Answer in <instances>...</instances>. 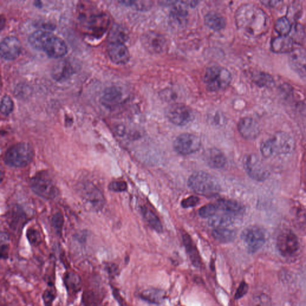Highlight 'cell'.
I'll return each instance as SVG.
<instances>
[{"label": "cell", "mask_w": 306, "mask_h": 306, "mask_svg": "<svg viewBox=\"0 0 306 306\" xmlns=\"http://www.w3.org/2000/svg\"><path fill=\"white\" fill-rule=\"evenodd\" d=\"M235 19L237 28L252 38L265 35L270 27V19L266 13L253 4L241 5L236 11Z\"/></svg>", "instance_id": "obj_1"}, {"label": "cell", "mask_w": 306, "mask_h": 306, "mask_svg": "<svg viewBox=\"0 0 306 306\" xmlns=\"http://www.w3.org/2000/svg\"><path fill=\"white\" fill-rule=\"evenodd\" d=\"M28 40L33 48L52 58H61L68 51L64 40L50 32L37 30L29 36Z\"/></svg>", "instance_id": "obj_2"}, {"label": "cell", "mask_w": 306, "mask_h": 306, "mask_svg": "<svg viewBox=\"0 0 306 306\" xmlns=\"http://www.w3.org/2000/svg\"><path fill=\"white\" fill-rule=\"evenodd\" d=\"M295 149V141L292 137L284 132H278L263 141L261 144L262 155L268 158L274 156L291 153Z\"/></svg>", "instance_id": "obj_3"}, {"label": "cell", "mask_w": 306, "mask_h": 306, "mask_svg": "<svg viewBox=\"0 0 306 306\" xmlns=\"http://www.w3.org/2000/svg\"><path fill=\"white\" fill-rule=\"evenodd\" d=\"M35 154V149L31 144L26 142L19 143L6 151L4 161L10 167H25L31 163Z\"/></svg>", "instance_id": "obj_4"}, {"label": "cell", "mask_w": 306, "mask_h": 306, "mask_svg": "<svg viewBox=\"0 0 306 306\" xmlns=\"http://www.w3.org/2000/svg\"><path fill=\"white\" fill-rule=\"evenodd\" d=\"M188 186L198 194L205 196H214L221 190L216 178L211 174L198 171L188 178Z\"/></svg>", "instance_id": "obj_5"}, {"label": "cell", "mask_w": 306, "mask_h": 306, "mask_svg": "<svg viewBox=\"0 0 306 306\" xmlns=\"http://www.w3.org/2000/svg\"><path fill=\"white\" fill-rule=\"evenodd\" d=\"M77 193L87 208L92 211H99L106 204L105 197L95 184L89 181L77 184Z\"/></svg>", "instance_id": "obj_6"}, {"label": "cell", "mask_w": 306, "mask_h": 306, "mask_svg": "<svg viewBox=\"0 0 306 306\" xmlns=\"http://www.w3.org/2000/svg\"><path fill=\"white\" fill-rule=\"evenodd\" d=\"M229 71L224 67L213 66L208 68L203 76V82L211 92L221 91L227 88L231 82Z\"/></svg>", "instance_id": "obj_7"}, {"label": "cell", "mask_w": 306, "mask_h": 306, "mask_svg": "<svg viewBox=\"0 0 306 306\" xmlns=\"http://www.w3.org/2000/svg\"><path fill=\"white\" fill-rule=\"evenodd\" d=\"M29 184L33 192L44 199L53 200L58 196V187L48 175L43 173L33 177Z\"/></svg>", "instance_id": "obj_8"}, {"label": "cell", "mask_w": 306, "mask_h": 306, "mask_svg": "<svg viewBox=\"0 0 306 306\" xmlns=\"http://www.w3.org/2000/svg\"><path fill=\"white\" fill-rule=\"evenodd\" d=\"M109 17L104 13H96L81 18V23L87 33L94 37H101L110 24Z\"/></svg>", "instance_id": "obj_9"}, {"label": "cell", "mask_w": 306, "mask_h": 306, "mask_svg": "<svg viewBox=\"0 0 306 306\" xmlns=\"http://www.w3.org/2000/svg\"><path fill=\"white\" fill-rule=\"evenodd\" d=\"M166 116L170 122L177 126H186L194 119L193 110L183 104L176 103L168 107Z\"/></svg>", "instance_id": "obj_10"}, {"label": "cell", "mask_w": 306, "mask_h": 306, "mask_svg": "<svg viewBox=\"0 0 306 306\" xmlns=\"http://www.w3.org/2000/svg\"><path fill=\"white\" fill-rule=\"evenodd\" d=\"M300 242L293 231L285 230L279 234L277 248L282 256L290 258L294 256L300 250Z\"/></svg>", "instance_id": "obj_11"}, {"label": "cell", "mask_w": 306, "mask_h": 306, "mask_svg": "<svg viewBox=\"0 0 306 306\" xmlns=\"http://www.w3.org/2000/svg\"><path fill=\"white\" fill-rule=\"evenodd\" d=\"M244 166L248 176L254 180L263 181L270 176L267 167L255 154H249L244 157Z\"/></svg>", "instance_id": "obj_12"}, {"label": "cell", "mask_w": 306, "mask_h": 306, "mask_svg": "<svg viewBox=\"0 0 306 306\" xmlns=\"http://www.w3.org/2000/svg\"><path fill=\"white\" fill-rule=\"evenodd\" d=\"M241 238L249 253H256L263 246L266 238L262 228L251 226L245 228L242 232Z\"/></svg>", "instance_id": "obj_13"}, {"label": "cell", "mask_w": 306, "mask_h": 306, "mask_svg": "<svg viewBox=\"0 0 306 306\" xmlns=\"http://www.w3.org/2000/svg\"><path fill=\"white\" fill-rule=\"evenodd\" d=\"M201 147L199 137L191 133H183L178 136L174 142V150L178 154L188 155L197 152Z\"/></svg>", "instance_id": "obj_14"}, {"label": "cell", "mask_w": 306, "mask_h": 306, "mask_svg": "<svg viewBox=\"0 0 306 306\" xmlns=\"http://www.w3.org/2000/svg\"><path fill=\"white\" fill-rule=\"evenodd\" d=\"M141 42L144 48L152 54L165 52L168 48V43L165 37L154 31L144 33L141 38Z\"/></svg>", "instance_id": "obj_15"}, {"label": "cell", "mask_w": 306, "mask_h": 306, "mask_svg": "<svg viewBox=\"0 0 306 306\" xmlns=\"http://www.w3.org/2000/svg\"><path fill=\"white\" fill-rule=\"evenodd\" d=\"M21 43L15 36H7L0 43V54L2 58L9 61L18 58L21 53Z\"/></svg>", "instance_id": "obj_16"}, {"label": "cell", "mask_w": 306, "mask_h": 306, "mask_svg": "<svg viewBox=\"0 0 306 306\" xmlns=\"http://www.w3.org/2000/svg\"><path fill=\"white\" fill-rule=\"evenodd\" d=\"M288 62L291 69L306 83V50L294 48L289 53Z\"/></svg>", "instance_id": "obj_17"}, {"label": "cell", "mask_w": 306, "mask_h": 306, "mask_svg": "<svg viewBox=\"0 0 306 306\" xmlns=\"http://www.w3.org/2000/svg\"><path fill=\"white\" fill-rule=\"evenodd\" d=\"M107 52L112 61L118 65L126 64L129 61L130 55L128 48L122 42H110Z\"/></svg>", "instance_id": "obj_18"}, {"label": "cell", "mask_w": 306, "mask_h": 306, "mask_svg": "<svg viewBox=\"0 0 306 306\" xmlns=\"http://www.w3.org/2000/svg\"><path fill=\"white\" fill-rule=\"evenodd\" d=\"M237 128L241 136L247 140H253L259 136L260 129L257 121L250 117H245L238 123Z\"/></svg>", "instance_id": "obj_19"}, {"label": "cell", "mask_w": 306, "mask_h": 306, "mask_svg": "<svg viewBox=\"0 0 306 306\" xmlns=\"http://www.w3.org/2000/svg\"><path fill=\"white\" fill-rule=\"evenodd\" d=\"M204 160L208 165L214 169H221L227 163V158L221 151L216 148L208 149L204 153Z\"/></svg>", "instance_id": "obj_20"}, {"label": "cell", "mask_w": 306, "mask_h": 306, "mask_svg": "<svg viewBox=\"0 0 306 306\" xmlns=\"http://www.w3.org/2000/svg\"><path fill=\"white\" fill-rule=\"evenodd\" d=\"M7 222L13 230H20L24 225L26 216L22 208L18 206L13 207L6 215Z\"/></svg>", "instance_id": "obj_21"}, {"label": "cell", "mask_w": 306, "mask_h": 306, "mask_svg": "<svg viewBox=\"0 0 306 306\" xmlns=\"http://www.w3.org/2000/svg\"><path fill=\"white\" fill-rule=\"evenodd\" d=\"M271 49L276 53H290L294 49V40L288 36L277 37L271 40Z\"/></svg>", "instance_id": "obj_22"}, {"label": "cell", "mask_w": 306, "mask_h": 306, "mask_svg": "<svg viewBox=\"0 0 306 306\" xmlns=\"http://www.w3.org/2000/svg\"><path fill=\"white\" fill-rule=\"evenodd\" d=\"M183 240L187 253L188 257H189L191 263H192L195 267H200L201 260L200 254L191 237L187 233L184 232L183 233Z\"/></svg>", "instance_id": "obj_23"}, {"label": "cell", "mask_w": 306, "mask_h": 306, "mask_svg": "<svg viewBox=\"0 0 306 306\" xmlns=\"http://www.w3.org/2000/svg\"><path fill=\"white\" fill-rule=\"evenodd\" d=\"M205 24L215 31H220L226 26V20L219 13L210 12L205 17Z\"/></svg>", "instance_id": "obj_24"}, {"label": "cell", "mask_w": 306, "mask_h": 306, "mask_svg": "<svg viewBox=\"0 0 306 306\" xmlns=\"http://www.w3.org/2000/svg\"><path fill=\"white\" fill-rule=\"evenodd\" d=\"M122 99V93L116 87H109L104 93L101 101L104 106L112 108L118 105Z\"/></svg>", "instance_id": "obj_25"}, {"label": "cell", "mask_w": 306, "mask_h": 306, "mask_svg": "<svg viewBox=\"0 0 306 306\" xmlns=\"http://www.w3.org/2000/svg\"><path fill=\"white\" fill-rule=\"evenodd\" d=\"M234 222V215L228 213L214 215L208 220L209 226L215 228H228Z\"/></svg>", "instance_id": "obj_26"}, {"label": "cell", "mask_w": 306, "mask_h": 306, "mask_svg": "<svg viewBox=\"0 0 306 306\" xmlns=\"http://www.w3.org/2000/svg\"><path fill=\"white\" fill-rule=\"evenodd\" d=\"M52 74L53 78L56 81L66 79L72 75V67L65 60H61L53 67Z\"/></svg>", "instance_id": "obj_27"}, {"label": "cell", "mask_w": 306, "mask_h": 306, "mask_svg": "<svg viewBox=\"0 0 306 306\" xmlns=\"http://www.w3.org/2000/svg\"><path fill=\"white\" fill-rule=\"evenodd\" d=\"M218 209L226 213L235 215L242 213L244 210L242 205L236 200L222 199L218 200L217 203Z\"/></svg>", "instance_id": "obj_28"}, {"label": "cell", "mask_w": 306, "mask_h": 306, "mask_svg": "<svg viewBox=\"0 0 306 306\" xmlns=\"http://www.w3.org/2000/svg\"><path fill=\"white\" fill-rule=\"evenodd\" d=\"M63 282L69 292H77L81 290L82 281L78 275L75 272H68L63 277Z\"/></svg>", "instance_id": "obj_29"}, {"label": "cell", "mask_w": 306, "mask_h": 306, "mask_svg": "<svg viewBox=\"0 0 306 306\" xmlns=\"http://www.w3.org/2000/svg\"><path fill=\"white\" fill-rule=\"evenodd\" d=\"M141 297L151 303L160 304L165 298V292L158 289H149L141 294Z\"/></svg>", "instance_id": "obj_30"}, {"label": "cell", "mask_w": 306, "mask_h": 306, "mask_svg": "<svg viewBox=\"0 0 306 306\" xmlns=\"http://www.w3.org/2000/svg\"><path fill=\"white\" fill-rule=\"evenodd\" d=\"M213 237L221 243H228L236 237V231L228 228H215L213 231Z\"/></svg>", "instance_id": "obj_31"}, {"label": "cell", "mask_w": 306, "mask_h": 306, "mask_svg": "<svg viewBox=\"0 0 306 306\" xmlns=\"http://www.w3.org/2000/svg\"><path fill=\"white\" fill-rule=\"evenodd\" d=\"M141 211H142L144 218H146L151 227L157 232L163 231L162 224L155 214L146 207L141 208Z\"/></svg>", "instance_id": "obj_32"}, {"label": "cell", "mask_w": 306, "mask_h": 306, "mask_svg": "<svg viewBox=\"0 0 306 306\" xmlns=\"http://www.w3.org/2000/svg\"><path fill=\"white\" fill-rule=\"evenodd\" d=\"M275 28L280 36H287L291 31L292 25L287 17H282L276 22Z\"/></svg>", "instance_id": "obj_33"}, {"label": "cell", "mask_w": 306, "mask_h": 306, "mask_svg": "<svg viewBox=\"0 0 306 306\" xmlns=\"http://www.w3.org/2000/svg\"><path fill=\"white\" fill-rule=\"evenodd\" d=\"M254 82L260 87H270L273 86L274 81L268 74L258 72L253 75Z\"/></svg>", "instance_id": "obj_34"}, {"label": "cell", "mask_w": 306, "mask_h": 306, "mask_svg": "<svg viewBox=\"0 0 306 306\" xmlns=\"http://www.w3.org/2000/svg\"><path fill=\"white\" fill-rule=\"evenodd\" d=\"M171 16L175 21L180 23H184L187 16V12L181 6L174 5Z\"/></svg>", "instance_id": "obj_35"}, {"label": "cell", "mask_w": 306, "mask_h": 306, "mask_svg": "<svg viewBox=\"0 0 306 306\" xmlns=\"http://www.w3.org/2000/svg\"><path fill=\"white\" fill-rule=\"evenodd\" d=\"M14 108L13 100L11 97L8 95H5L3 96L1 100V113L3 115L8 116L12 112Z\"/></svg>", "instance_id": "obj_36"}, {"label": "cell", "mask_w": 306, "mask_h": 306, "mask_svg": "<svg viewBox=\"0 0 306 306\" xmlns=\"http://www.w3.org/2000/svg\"><path fill=\"white\" fill-rule=\"evenodd\" d=\"M26 237L31 245L33 246H38L42 242V236L40 232L36 228H29L26 233Z\"/></svg>", "instance_id": "obj_37"}, {"label": "cell", "mask_w": 306, "mask_h": 306, "mask_svg": "<svg viewBox=\"0 0 306 306\" xmlns=\"http://www.w3.org/2000/svg\"><path fill=\"white\" fill-rule=\"evenodd\" d=\"M218 210V208L217 205L208 204L205 205L204 207L200 208L199 211V214L200 216L202 218H210L216 214Z\"/></svg>", "instance_id": "obj_38"}, {"label": "cell", "mask_w": 306, "mask_h": 306, "mask_svg": "<svg viewBox=\"0 0 306 306\" xmlns=\"http://www.w3.org/2000/svg\"><path fill=\"white\" fill-rule=\"evenodd\" d=\"M110 42H122L124 43L127 39V35L122 28L120 27H115L113 28L112 36H111Z\"/></svg>", "instance_id": "obj_39"}, {"label": "cell", "mask_w": 306, "mask_h": 306, "mask_svg": "<svg viewBox=\"0 0 306 306\" xmlns=\"http://www.w3.org/2000/svg\"><path fill=\"white\" fill-rule=\"evenodd\" d=\"M52 223L54 229L58 234H61L63 223H64V218L63 215L60 213H57L53 215L52 219Z\"/></svg>", "instance_id": "obj_40"}, {"label": "cell", "mask_w": 306, "mask_h": 306, "mask_svg": "<svg viewBox=\"0 0 306 306\" xmlns=\"http://www.w3.org/2000/svg\"><path fill=\"white\" fill-rule=\"evenodd\" d=\"M127 185L124 181H113L109 186V190L114 192H122L127 190Z\"/></svg>", "instance_id": "obj_41"}, {"label": "cell", "mask_w": 306, "mask_h": 306, "mask_svg": "<svg viewBox=\"0 0 306 306\" xmlns=\"http://www.w3.org/2000/svg\"><path fill=\"white\" fill-rule=\"evenodd\" d=\"M56 298L55 292L50 289H47L43 294V300L45 306H52Z\"/></svg>", "instance_id": "obj_42"}, {"label": "cell", "mask_w": 306, "mask_h": 306, "mask_svg": "<svg viewBox=\"0 0 306 306\" xmlns=\"http://www.w3.org/2000/svg\"><path fill=\"white\" fill-rule=\"evenodd\" d=\"M199 201V197L194 196H190L181 201V206L184 208L194 207L196 206Z\"/></svg>", "instance_id": "obj_43"}, {"label": "cell", "mask_w": 306, "mask_h": 306, "mask_svg": "<svg viewBox=\"0 0 306 306\" xmlns=\"http://www.w3.org/2000/svg\"><path fill=\"white\" fill-rule=\"evenodd\" d=\"M248 291V286L245 283V282H242L240 284V287H238L237 290L235 294V298L240 299L244 297V296L247 293Z\"/></svg>", "instance_id": "obj_44"}, {"label": "cell", "mask_w": 306, "mask_h": 306, "mask_svg": "<svg viewBox=\"0 0 306 306\" xmlns=\"http://www.w3.org/2000/svg\"><path fill=\"white\" fill-rule=\"evenodd\" d=\"M8 241H1V258L2 259H7L8 258L9 247L6 242Z\"/></svg>", "instance_id": "obj_45"}, {"label": "cell", "mask_w": 306, "mask_h": 306, "mask_svg": "<svg viewBox=\"0 0 306 306\" xmlns=\"http://www.w3.org/2000/svg\"><path fill=\"white\" fill-rule=\"evenodd\" d=\"M263 5L265 6H267L268 7H271V8H274V7L277 6L279 3H282V2L278 1H264L261 2Z\"/></svg>", "instance_id": "obj_46"}]
</instances>
